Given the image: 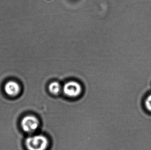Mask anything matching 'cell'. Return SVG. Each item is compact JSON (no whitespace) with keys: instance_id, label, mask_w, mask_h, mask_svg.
Segmentation results:
<instances>
[{"instance_id":"cell-1","label":"cell","mask_w":151,"mask_h":150,"mask_svg":"<svg viewBox=\"0 0 151 150\" xmlns=\"http://www.w3.org/2000/svg\"><path fill=\"white\" fill-rule=\"evenodd\" d=\"M49 144L47 138L41 134L29 136L25 140L27 150H46Z\"/></svg>"},{"instance_id":"cell-2","label":"cell","mask_w":151,"mask_h":150,"mask_svg":"<svg viewBox=\"0 0 151 150\" xmlns=\"http://www.w3.org/2000/svg\"><path fill=\"white\" fill-rule=\"evenodd\" d=\"M39 125V120L35 116L28 115L21 119L20 122V128L27 133H32L37 130Z\"/></svg>"},{"instance_id":"cell-3","label":"cell","mask_w":151,"mask_h":150,"mask_svg":"<svg viewBox=\"0 0 151 150\" xmlns=\"http://www.w3.org/2000/svg\"><path fill=\"white\" fill-rule=\"evenodd\" d=\"M21 86L18 82L9 80L6 81L3 85V91L5 95L10 98H16L21 92Z\"/></svg>"},{"instance_id":"cell-4","label":"cell","mask_w":151,"mask_h":150,"mask_svg":"<svg viewBox=\"0 0 151 150\" xmlns=\"http://www.w3.org/2000/svg\"><path fill=\"white\" fill-rule=\"evenodd\" d=\"M82 86L76 81H68L63 85V93L69 97H77L82 93Z\"/></svg>"},{"instance_id":"cell-5","label":"cell","mask_w":151,"mask_h":150,"mask_svg":"<svg viewBox=\"0 0 151 150\" xmlns=\"http://www.w3.org/2000/svg\"><path fill=\"white\" fill-rule=\"evenodd\" d=\"M48 89L51 94L54 95H57L60 91L61 85L58 82L54 81L50 84Z\"/></svg>"},{"instance_id":"cell-6","label":"cell","mask_w":151,"mask_h":150,"mask_svg":"<svg viewBox=\"0 0 151 150\" xmlns=\"http://www.w3.org/2000/svg\"><path fill=\"white\" fill-rule=\"evenodd\" d=\"M145 108L149 111L151 112V94L149 96L145 101Z\"/></svg>"}]
</instances>
